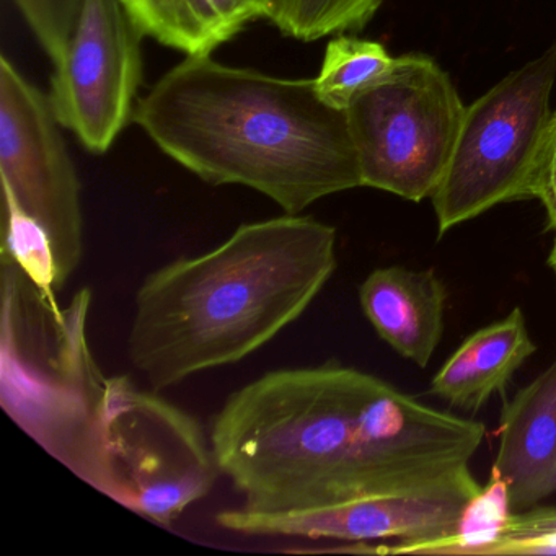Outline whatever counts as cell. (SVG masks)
Here are the masks:
<instances>
[{"instance_id":"obj_6","label":"cell","mask_w":556,"mask_h":556,"mask_svg":"<svg viewBox=\"0 0 556 556\" xmlns=\"http://www.w3.org/2000/svg\"><path fill=\"white\" fill-rule=\"evenodd\" d=\"M465 109L434 60L395 58L392 70L344 110L363 187L413 203L431 198L444 177Z\"/></svg>"},{"instance_id":"obj_18","label":"cell","mask_w":556,"mask_h":556,"mask_svg":"<svg viewBox=\"0 0 556 556\" xmlns=\"http://www.w3.org/2000/svg\"><path fill=\"white\" fill-rule=\"evenodd\" d=\"M532 198L545 207L548 229L556 236V110L549 119L545 141L532 184Z\"/></svg>"},{"instance_id":"obj_8","label":"cell","mask_w":556,"mask_h":556,"mask_svg":"<svg viewBox=\"0 0 556 556\" xmlns=\"http://www.w3.org/2000/svg\"><path fill=\"white\" fill-rule=\"evenodd\" d=\"M142 37L122 0H84L76 28L54 61L51 110L92 154L109 152L135 119Z\"/></svg>"},{"instance_id":"obj_12","label":"cell","mask_w":556,"mask_h":556,"mask_svg":"<svg viewBox=\"0 0 556 556\" xmlns=\"http://www.w3.org/2000/svg\"><path fill=\"white\" fill-rule=\"evenodd\" d=\"M526 315L519 307L471 333L447 357L429 392L464 412H478L503 395L514 374L535 354Z\"/></svg>"},{"instance_id":"obj_17","label":"cell","mask_w":556,"mask_h":556,"mask_svg":"<svg viewBox=\"0 0 556 556\" xmlns=\"http://www.w3.org/2000/svg\"><path fill=\"white\" fill-rule=\"evenodd\" d=\"M14 4L54 63L76 28L84 0H14Z\"/></svg>"},{"instance_id":"obj_13","label":"cell","mask_w":556,"mask_h":556,"mask_svg":"<svg viewBox=\"0 0 556 556\" xmlns=\"http://www.w3.org/2000/svg\"><path fill=\"white\" fill-rule=\"evenodd\" d=\"M144 37L187 56L211 54L266 18L271 0H122Z\"/></svg>"},{"instance_id":"obj_1","label":"cell","mask_w":556,"mask_h":556,"mask_svg":"<svg viewBox=\"0 0 556 556\" xmlns=\"http://www.w3.org/2000/svg\"><path fill=\"white\" fill-rule=\"evenodd\" d=\"M481 421L431 408L380 377L325 363L263 374L214 416L220 475L252 513L376 497L480 493Z\"/></svg>"},{"instance_id":"obj_11","label":"cell","mask_w":556,"mask_h":556,"mask_svg":"<svg viewBox=\"0 0 556 556\" xmlns=\"http://www.w3.org/2000/svg\"><path fill=\"white\" fill-rule=\"evenodd\" d=\"M363 314L395 353L429 366L444 334L447 289L434 269L376 268L359 286Z\"/></svg>"},{"instance_id":"obj_7","label":"cell","mask_w":556,"mask_h":556,"mask_svg":"<svg viewBox=\"0 0 556 556\" xmlns=\"http://www.w3.org/2000/svg\"><path fill=\"white\" fill-rule=\"evenodd\" d=\"M50 99L0 56V178L18 206L50 236L58 289L84 256L80 181Z\"/></svg>"},{"instance_id":"obj_10","label":"cell","mask_w":556,"mask_h":556,"mask_svg":"<svg viewBox=\"0 0 556 556\" xmlns=\"http://www.w3.org/2000/svg\"><path fill=\"white\" fill-rule=\"evenodd\" d=\"M491 478L506 486L510 513L556 494V356L501 412Z\"/></svg>"},{"instance_id":"obj_15","label":"cell","mask_w":556,"mask_h":556,"mask_svg":"<svg viewBox=\"0 0 556 556\" xmlns=\"http://www.w3.org/2000/svg\"><path fill=\"white\" fill-rule=\"evenodd\" d=\"M386 0H271L266 21L294 40H321L361 31Z\"/></svg>"},{"instance_id":"obj_9","label":"cell","mask_w":556,"mask_h":556,"mask_svg":"<svg viewBox=\"0 0 556 556\" xmlns=\"http://www.w3.org/2000/svg\"><path fill=\"white\" fill-rule=\"evenodd\" d=\"M478 494L376 497L294 513H252L239 506L217 513L216 522L243 535L302 536L348 545L395 539V546L377 552L435 555L457 535L465 510Z\"/></svg>"},{"instance_id":"obj_5","label":"cell","mask_w":556,"mask_h":556,"mask_svg":"<svg viewBox=\"0 0 556 556\" xmlns=\"http://www.w3.org/2000/svg\"><path fill=\"white\" fill-rule=\"evenodd\" d=\"M556 84V41L465 109L457 142L431 197L439 237L486 211L532 198Z\"/></svg>"},{"instance_id":"obj_3","label":"cell","mask_w":556,"mask_h":556,"mask_svg":"<svg viewBox=\"0 0 556 556\" xmlns=\"http://www.w3.org/2000/svg\"><path fill=\"white\" fill-rule=\"evenodd\" d=\"M135 122L201 180L252 188L285 214L363 187L346 112L314 79L187 56L139 100Z\"/></svg>"},{"instance_id":"obj_4","label":"cell","mask_w":556,"mask_h":556,"mask_svg":"<svg viewBox=\"0 0 556 556\" xmlns=\"http://www.w3.org/2000/svg\"><path fill=\"white\" fill-rule=\"evenodd\" d=\"M338 232L285 214L237 227L139 286L128 357L152 390L240 363L305 314L338 266Z\"/></svg>"},{"instance_id":"obj_14","label":"cell","mask_w":556,"mask_h":556,"mask_svg":"<svg viewBox=\"0 0 556 556\" xmlns=\"http://www.w3.org/2000/svg\"><path fill=\"white\" fill-rule=\"evenodd\" d=\"M393 63L395 58L383 45L343 34L328 43L315 87L328 105L346 110L354 97L382 79Z\"/></svg>"},{"instance_id":"obj_16","label":"cell","mask_w":556,"mask_h":556,"mask_svg":"<svg viewBox=\"0 0 556 556\" xmlns=\"http://www.w3.org/2000/svg\"><path fill=\"white\" fill-rule=\"evenodd\" d=\"M2 260L15 263L48 298H58V263L47 230L2 190Z\"/></svg>"},{"instance_id":"obj_19","label":"cell","mask_w":556,"mask_h":556,"mask_svg":"<svg viewBox=\"0 0 556 556\" xmlns=\"http://www.w3.org/2000/svg\"><path fill=\"white\" fill-rule=\"evenodd\" d=\"M546 263H548L549 269H552L553 276H555L556 281V236L555 240H553L552 250H549L548 260H546Z\"/></svg>"},{"instance_id":"obj_2","label":"cell","mask_w":556,"mask_h":556,"mask_svg":"<svg viewBox=\"0 0 556 556\" xmlns=\"http://www.w3.org/2000/svg\"><path fill=\"white\" fill-rule=\"evenodd\" d=\"M92 292L35 302L2 325L0 399L9 416L80 480L170 526L213 491L210 434L157 390L105 376L87 340Z\"/></svg>"}]
</instances>
